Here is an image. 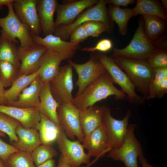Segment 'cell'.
Listing matches in <instances>:
<instances>
[{
  "instance_id": "6da1fadb",
  "label": "cell",
  "mask_w": 167,
  "mask_h": 167,
  "mask_svg": "<svg viewBox=\"0 0 167 167\" xmlns=\"http://www.w3.org/2000/svg\"><path fill=\"white\" fill-rule=\"evenodd\" d=\"M114 84L112 78L106 71L87 86L80 95L73 98L72 104L80 111L112 95L116 100H125L126 94L117 88Z\"/></svg>"
},
{
  "instance_id": "7a4b0ae2",
  "label": "cell",
  "mask_w": 167,
  "mask_h": 167,
  "mask_svg": "<svg viewBox=\"0 0 167 167\" xmlns=\"http://www.w3.org/2000/svg\"><path fill=\"white\" fill-rule=\"evenodd\" d=\"M112 58L118 66L126 72L135 88L148 99L149 85L154 76V69L145 60L120 56Z\"/></svg>"
},
{
  "instance_id": "3957f363",
  "label": "cell",
  "mask_w": 167,
  "mask_h": 167,
  "mask_svg": "<svg viewBox=\"0 0 167 167\" xmlns=\"http://www.w3.org/2000/svg\"><path fill=\"white\" fill-rule=\"evenodd\" d=\"M94 55L110 75L114 83L118 84L122 91L126 94L125 100L127 101L137 105L144 103L146 98L137 94L135 90V88L131 79L115 62L112 57L100 53H96Z\"/></svg>"
},
{
  "instance_id": "277c9868",
  "label": "cell",
  "mask_w": 167,
  "mask_h": 167,
  "mask_svg": "<svg viewBox=\"0 0 167 167\" xmlns=\"http://www.w3.org/2000/svg\"><path fill=\"white\" fill-rule=\"evenodd\" d=\"M136 126L135 123L128 125L121 146L118 148L109 152L107 157L115 161L123 162L126 167H139L138 158L144 156L141 144L134 134Z\"/></svg>"
},
{
  "instance_id": "5b68a950",
  "label": "cell",
  "mask_w": 167,
  "mask_h": 167,
  "mask_svg": "<svg viewBox=\"0 0 167 167\" xmlns=\"http://www.w3.org/2000/svg\"><path fill=\"white\" fill-rule=\"evenodd\" d=\"M105 0H99L97 4L83 12L72 24L66 25H60L55 27L53 34L65 41L68 39L71 32L76 27L89 21L102 22L110 30L112 27V21L109 16Z\"/></svg>"
},
{
  "instance_id": "8992f818",
  "label": "cell",
  "mask_w": 167,
  "mask_h": 167,
  "mask_svg": "<svg viewBox=\"0 0 167 167\" xmlns=\"http://www.w3.org/2000/svg\"><path fill=\"white\" fill-rule=\"evenodd\" d=\"M157 49L146 37L144 30L143 17H140L136 30L129 44L122 49L114 48L113 56L146 61Z\"/></svg>"
},
{
  "instance_id": "52a82bcc",
  "label": "cell",
  "mask_w": 167,
  "mask_h": 167,
  "mask_svg": "<svg viewBox=\"0 0 167 167\" xmlns=\"http://www.w3.org/2000/svg\"><path fill=\"white\" fill-rule=\"evenodd\" d=\"M101 107L102 124L105 128L109 151L121 146L127 131L129 120L132 112L128 109L123 119L118 120L111 115V109L109 107L104 105Z\"/></svg>"
},
{
  "instance_id": "ba28073f",
  "label": "cell",
  "mask_w": 167,
  "mask_h": 167,
  "mask_svg": "<svg viewBox=\"0 0 167 167\" xmlns=\"http://www.w3.org/2000/svg\"><path fill=\"white\" fill-rule=\"evenodd\" d=\"M13 1L7 6L8 8L7 15L4 18L0 17V26L2 28L1 36L15 43L18 42L16 40L18 38L22 47L32 45L34 43L29 34L30 28L17 17L13 8Z\"/></svg>"
},
{
  "instance_id": "9c48e42d",
  "label": "cell",
  "mask_w": 167,
  "mask_h": 167,
  "mask_svg": "<svg viewBox=\"0 0 167 167\" xmlns=\"http://www.w3.org/2000/svg\"><path fill=\"white\" fill-rule=\"evenodd\" d=\"M73 67L69 64L60 66L58 74L49 82L50 90L54 99L60 104H72L73 97Z\"/></svg>"
},
{
  "instance_id": "30bf717a",
  "label": "cell",
  "mask_w": 167,
  "mask_h": 167,
  "mask_svg": "<svg viewBox=\"0 0 167 167\" xmlns=\"http://www.w3.org/2000/svg\"><path fill=\"white\" fill-rule=\"evenodd\" d=\"M68 62L75 69L78 75L75 85L78 89L75 97L80 95L87 86L106 71L102 63L92 54L88 61L84 63L77 64L71 59L68 60Z\"/></svg>"
},
{
  "instance_id": "8fae6325",
  "label": "cell",
  "mask_w": 167,
  "mask_h": 167,
  "mask_svg": "<svg viewBox=\"0 0 167 167\" xmlns=\"http://www.w3.org/2000/svg\"><path fill=\"white\" fill-rule=\"evenodd\" d=\"M57 111L60 125L66 137L74 140L76 136L83 143L84 137L80 123V111L69 103L60 104Z\"/></svg>"
},
{
  "instance_id": "7c38bea8",
  "label": "cell",
  "mask_w": 167,
  "mask_h": 167,
  "mask_svg": "<svg viewBox=\"0 0 167 167\" xmlns=\"http://www.w3.org/2000/svg\"><path fill=\"white\" fill-rule=\"evenodd\" d=\"M56 142L61 154L72 167H80L82 164L88 165L90 162L91 157L85 152L83 145L78 140H70L64 131L59 135Z\"/></svg>"
},
{
  "instance_id": "4fadbf2b",
  "label": "cell",
  "mask_w": 167,
  "mask_h": 167,
  "mask_svg": "<svg viewBox=\"0 0 167 167\" xmlns=\"http://www.w3.org/2000/svg\"><path fill=\"white\" fill-rule=\"evenodd\" d=\"M17 49L21 63L18 76L35 73L40 68L41 58L47 50L46 48L41 45L34 43L24 47L20 46Z\"/></svg>"
},
{
  "instance_id": "5bb4252c",
  "label": "cell",
  "mask_w": 167,
  "mask_h": 167,
  "mask_svg": "<svg viewBox=\"0 0 167 167\" xmlns=\"http://www.w3.org/2000/svg\"><path fill=\"white\" fill-rule=\"evenodd\" d=\"M37 0H14L13 6L19 20L28 25L33 34L39 36L42 32L37 9Z\"/></svg>"
},
{
  "instance_id": "9a60e30c",
  "label": "cell",
  "mask_w": 167,
  "mask_h": 167,
  "mask_svg": "<svg viewBox=\"0 0 167 167\" xmlns=\"http://www.w3.org/2000/svg\"><path fill=\"white\" fill-rule=\"evenodd\" d=\"M29 34L34 43L41 45L47 49L57 52L62 60L71 59L76 54L77 50L81 48L79 44L68 42L53 34L44 37L36 35L30 31Z\"/></svg>"
},
{
  "instance_id": "2e32d148",
  "label": "cell",
  "mask_w": 167,
  "mask_h": 167,
  "mask_svg": "<svg viewBox=\"0 0 167 167\" xmlns=\"http://www.w3.org/2000/svg\"><path fill=\"white\" fill-rule=\"evenodd\" d=\"M98 0H79L58 4L56 11V18L55 27L60 25L70 24L75 20L76 17L85 9L97 4Z\"/></svg>"
},
{
  "instance_id": "e0dca14e",
  "label": "cell",
  "mask_w": 167,
  "mask_h": 167,
  "mask_svg": "<svg viewBox=\"0 0 167 167\" xmlns=\"http://www.w3.org/2000/svg\"><path fill=\"white\" fill-rule=\"evenodd\" d=\"M82 143L91 157L99 158L105 156L109 151L107 137L102 124L92 132Z\"/></svg>"
},
{
  "instance_id": "ac0fdd59",
  "label": "cell",
  "mask_w": 167,
  "mask_h": 167,
  "mask_svg": "<svg viewBox=\"0 0 167 167\" xmlns=\"http://www.w3.org/2000/svg\"><path fill=\"white\" fill-rule=\"evenodd\" d=\"M0 112L6 114L19 122L24 128H35L41 119L37 107L21 108L0 104Z\"/></svg>"
},
{
  "instance_id": "d6986e66",
  "label": "cell",
  "mask_w": 167,
  "mask_h": 167,
  "mask_svg": "<svg viewBox=\"0 0 167 167\" xmlns=\"http://www.w3.org/2000/svg\"><path fill=\"white\" fill-rule=\"evenodd\" d=\"M44 84L38 77L22 91L16 101L8 102L6 105L21 108H37L40 104L39 93Z\"/></svg>"
},
{
  "instance_id": "ffe728a7",
  "label": "cell",
  "mask_w": 167,
  "mask_h": 167,
  "mask_svg": "<svg viewBox=\"0 0 167 167\" xmlns=\"http://www.w3.org/2000/svg\"><path fill=\"white\" fill-rule=\"evenodd\" d=\"M62 59L57 52L47 49L40 62L39 77L44 83L49 82L58 74Z\"/></svg>"
},
{
  "instance_id": "44dd1931",
  "label": "cell",
  "mask_w": 167,
  "mask_h": 167,
  "mask_svg": "<svg viewBox=\"0 0 167 167\" xmlns=\"http://www.w3.org/2000/svg\"><path fill=\"white\" fill-rule=\"evenodd\" d=\"M58 3L56 0H37V9L43 34H53L55 30L54 15Z\"/></svg>"
},
{
  "instance_id": "7402d4cb",
  "label": "cell",
  "mask_w": 167,
  "mask_h": 167,
  "mask_svg": "<svg viewBox=\"0 0 167 167\" xmlns=\"http://www.w3.org/2000/svg\"><path fill=\"white\" fill-rule=\"evenodd\" d=\"M15 133L18 140L11 144L19 151L31 153L41 144L39 132L35 128H27L21 125L16 128Z\"/></svg>"
},
{
  "instance_id": "603a6c76",
  "label": "cell",
  "mask_w": 167,
  "mask_h": 167,
  "mask_svg": "<svg viewBox=\"0 0 167 167\" xmlns=\"http://www.w3.org/2000/svg\"><path fill=\"white\" fill-rule=\"evenodd\" d=\"M39 96L40 104L37 108L40 113L55 124L61 125L57 111L60 104L51 94L49 82L44 83Z\"/></svg>"
},
{
  "instance_id": "cb8c5ba5",
  "label": "cell",
  "mask_w": 167,
  "mask_h": 167,
  "mask_svg": "<svg viewBox=\"0 0 167 167\" xmlns=\"http://www.w3.org/2000/svg\"><path fill=\"white\" fill-rule=\"evenodd\" d=\"M102 107L93 105L80 111L81 126L84 139L98 126L102 124Z\"/></svg>"
},
{
  "instance_id": "d4e9b609",
  "label": "cell",
  "mask_w": 167,
  "mask_h": 167,
  "mask_svg": "<svg viewBox=\"0 0 167 167\" xmlns=\"http://www.w3.org/2000/svg\"><path fill=\"white\" fill-rule=\"evenodd\" d=\"M40 113V120L35 128L39 131L41 144L52 146L64 131L61 125L55 124Z\"/></svg>"
},
{
  "instance_id": "484cf974",
  "label": "cell",
  "mask_w": 167,
  "mask_h": 167,
  "mask_svg": "<svg viewBox=\"0 0 167 167\" xmlns=\"http://www.w3.org/2000/svg\"><path fill=\"white\" fill-rule=\"evenodd\" d=\"M133 9L134 16L138 15H149L158 17L167 21V11L162 4L156 0H138Z\"/></svg>"
},
{
  "instance_id": "4316f807",
  "label": "cell",
  "mask_w": 167,
  "mask_h": 167,
  "mask_svg": "<svg viewBox=\"0 0 167 167\" xmlns=\"http://www.w3.org/2000/svg\"><path fill=\"white\" fill-rule=\"evenodd\" d=\"M154 76L149 87L148 100L161 99L167 93V67L154 69Z\"/></svg>"
},
{
  "instance_id": "83f0119b",
  "label": "cell",
  "mask_w": 167,
  "mask_h": 167,
  "mask_svg": "<svg viewBox=\"0 0 167 167\" xmlns=\"http://www.w3.org/2000/svg\"><path fill=\"white\" fill-rule=\"evenodd\" d=\"M145 34L151 42L161 36L165 31L167 23L165 21L156 16L144 15L143 16Z\"/></svg>"
},
{
  "instance_id": "f1b7e54d",
  "label": "cell",
  "mask_w": 167,
  "mask_h": 167,
  "mask_svg": "<svg viewBox=\"0 0 167 167\" xmlns=\"http://www.w3.org/2000/svg\"><path fill=\"white\" fill-rule=\"evenodd\" d=\"M39 73L38 69L32 74L18 76L13 83L11 87L5 91V97L7 102L16 101L22 91L39 76Z\"/></svg>"
},
{
  "instance_id": "f546056e",
  "label": "cell",
  "mask_w": 167,
  "mask_h": 167,
  "mask_svg": "<svg viewBox=\"0 0 167 167\" xmlns=\"http://www.w3.org/2000/svg\"><path fill=\"white\" fill-rule=\"evenodd\" d=\"M109 16L113 22L117 24L119 28V32L122 36L127 33V26L130 18L134 16L133 9L124 8L109 4L108 10Z\"/></svg>"
},
{
  "instance_id": "4dcf8cb0",
  "label": "cell",
  "mask_w": 167,
  "mask_h": 167,
  "mask_svg": "<svg viewBox=\"0 0 167 167\" xmlns=\"http://www.w3.org/2000/svg\"><path fill=\"white\" fill-rule=\"evenodd\" d=\"M7 61L19 69L21 65L15 43L0 36V61Z\"/></svg>"
},
{
  "instance_id": "1f68e13d",
  "label": "cell",
  "mask_w": 167,
  "mask_h": 167,
  "mask_svg": "<svg viewBox=\"0 0 167 167\" xmlns=\"http://www.w3.org/2000/svg\"><path fill=\"white\" fill-rule=\"evenodd\" d=\"M21 125L20 123L17 120L0 112V130L8 135L11 143L18 140L15 131L17 127Z\"/></svg>"
},
{
  "instance_id": "d6a6232c",
  "label": "cell",
  "mask_w": 167,
  "mask_h": 167,
  "mask_svg": "<svg viewBox=\"0 0 167 167\" xmlns=\"http://www.w3.org/2000/svg\"><path fill=\"white\" fill-rule=\"evenodd\" d=\"M7 167H36L31 153L19 151L11 154L5 162Z\"/></svg>"
},
{
  "instance_id": "836d02e7",
  "label": "cell",
  "mask_w": 167,
  "mask_h": 167,
  "mask_svg": "<svg viewBox=\"0 0 167 167\" xmlns=\"http://www.w3.org/2000/svg\"><path fill=\"white\" fill-rule=\"evenodd\" d=\"M19 70L9 62L0 61V80L4 87L11 86L18 76Z\"/></svg>"
},
{
  "instance_id": "e575fe53",
  "label": "cell",
  "mask_w": 167,
  "mask_h": 167,
  "mask_svg": "<svg viewBox=\"0 0 167 167\" xmlns=\"http://www.w3.org/2000/svg\"><path fill=\"white\" fill-rule=\"evenodd\" d=\"M31 154L34 163L37 166L53 159L58 152L51 146L40 144Z\"/></svg>"
},
{
  "instance_id": "d590c367",
  "label": "cell",
  "mask_w": 167,
  "mask_h": 167,
  "mask_svg": "<svg viewBox=\"0 0 167 167\" xmlns=\"http://www.w3.org/2000/svg\"><path fill=\"white\" fill-rule=\"evenodd\" d=\"M146 61L153 69L167 67V52L165 49H157Z\"/></svg>"
},
{
  "instance_id": "8d00e7d4",
  "label": "cell",
  "mask_w": 167,
  "mask_h": 167,
  "mask_svg": "<svg viewBox=\"0 0 167 167\" xmlns=\"http://www.w3.org/2000/svg\"><path fill=\"white\" fill-rule=\"evenodd\" d=\"M82 24L89 36L98 37L103 32L110 30L107 25L100 21H89Z\"/></svg>"
},
{
  "instance_id": "74e56055",
  "label": "cell",
  "mask_w": 167,
  "mask_h": 167,
  "mask_svg": "<svg viewBox=\"0 0 167 167\" xmlns=\"http://www.w3.org/2000/svg\"><path fill=\"white\" fill-rule=\"evenodd\" d=\"M0 137H6V134L0 130V158L5 162L12 154L19 151L12 145L4 142Z\"/></svg>"
},
{
  "instance_id": "f35d334b",
  "label": "cell",
  "mask_w": 167,
  "mask_h": 167,
  "mask_svg": "<svg viewBox=\"0 0 167 167\" xmlns=\"http://www.w3.org/2000/svg\"><path fill=\"white\" fill-rule=\"evenodd\" d=\"M89 37L83 26L81 24L75 28L70 36V42L74 44L79 43L87 39Z\"/></svg>"
},
{
  "instance_id": "ab89813d",
  "label": "cell",
  "mask_w": 167,
  "mask_h": 167,
  "mask_svg": "<svg viewBox=\"0 0 167 167\" xmlns=\"http://www.w3.org/2000/svg\"><path fill=\"white\" fill-rule=\"evenodd\" d=\"M112 47L111 41L108 39H104L99 41L94 47H85L82 49V51L91 52L92 53L96 50L102 52H107L110 50Z\"/></svg>"
},
{
  "instance_id": "60d3db41",
  "label": "cell",
  "mask_w": 167,
  "mask_h": 167,
  "mask_svg": "<svg viewBox=\"0 0 167 167\" xmlns=\"http://www.w3.org/2000/svg\"><path fill=\"white\" fill-rule=\"evenodd\" d=\"M99 159L98 157L96 158L89 164L87 165L86 166H82V167H90ZM57 167H72L70 165L69 162L66 158L62 154L60 156L58 160V164Z\"/></svg>"
},
{
  "instance_id": "b9f144b4",
  "label": "cell",
  "mask_w": 167,
  "mask_h": 167,
  "mask_svg": "<svg viewBox=\"0 0 167 167\" xmlns=\"http://www.w3.org/2000/svg\"><path fill=\"white\" fill-rule=\"evenodd\" d=\"M106 4H113L114 6H127L129 4H132L136 2L134 0H105Z\"/></svg>"
},
{
  "instance_id": "7bdbcfd3",
  "label": "cell",
  "mask_w": 167,
  "mask_h": 167,
  "mask_svg": "<svg viewBox=\"0 0 167 167\" xmlns=\"http://www.w3.org/2000/svg\"><path fill=\"white\" fill-rule=\"evenodd\" d=\"M4 86L0 80V104L6 105L7 102L5 97Z\"/></svg>"
},
{
  "instance_id": "ee69618b",
  "label": "cell",
  "mask_w": 167,
  "mask_h": 167,
  "mask_svg": "<svg viewBox=\"0 0 167 167\" xmlns=\"http://www.w3.org/2000/svg\"><path fill=\"white\" fill-rule=\"evenodd\" d=\"M55 162L54 160L53 159H50L36 167H55Z\"/></svg>"
},
{
  "instance_id": "f6af8a7d",
  "label": "cell",
  "mask_w": 167,
  "mask_h": 167,
  "mask_svg": "<svg viewBox=\"0 0 167 167\" xmlns=\"http://www.w3.org/2000/svg\"><path fill=\"white\" fill-rule=\"evenodd\" d=\"M138 158L142 167H154L148 162L146 158L144 156L139 157Z\"/></svg>"
},
{
  "instance_id": "bcb514c9",
  "label": "cell",
  "mask_w": 167,
  "mask_h": 167,
  "mask_svg": "<svg viewBox=\"0 0 167 167\" xmlns=\"http://www.w3.org/2000/svg\"><path fill=\"white\" fill-rule=\"evenodd\" d=\"M14 0H0V5H5L7 6L9 3L13 2Z\"/></svg>"
},
{
  "instance_id": "7dc6e473",
  "label": "cell",
  "mask_w": 167,
  "mask_h": 167,
  "mask_svg": "<svg viewBox=\"0 0 167 167\" xmlns=\"http://www.w3.org/2000/svg\"><path fill=\"white\" fill-rule=\"evenodd\" d=\"M162 4L165 10L167 11V0H161Z\"/></svg>"
},
{
  "instance_id": "c3c4849f",
  "label": "cell",
  "mask_w": 167,
  "mask_h": 167,
  "mask_svg": "<svg viewBox=\"0 0 167 167\" xmlns=\"http://www.w3.org/2000/svg\"><path fill=\"white\" fill-rule=\"evenodd\" d=\"M0 167H7L5 162L0 158Z\"/></svg>"
},
{
  "instance_id": "681fc988",
  "label": "cell",
  "mask_w": 167,
  "mask_h": 167,
  "mask_svg": "<svg viewBox=\"0 0 167 167\" xmlns=\"http://www.w3.org/2000/svg\"><path fill=\"white\" fill-rule=\"evenodd\" d=\"M3 8L2 6L0 5V12Z\"/></svg>"
}]
</instances>
